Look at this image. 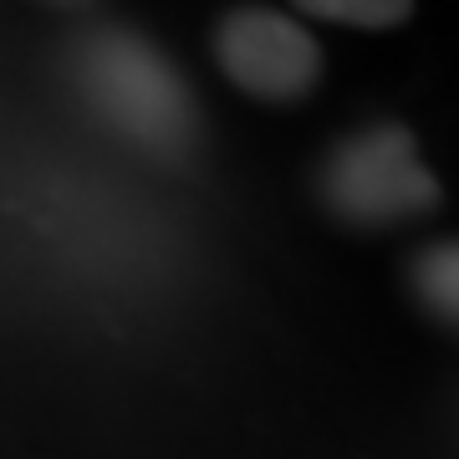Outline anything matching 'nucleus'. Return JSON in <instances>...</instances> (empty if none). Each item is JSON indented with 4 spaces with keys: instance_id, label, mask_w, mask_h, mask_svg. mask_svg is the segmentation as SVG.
<instances>
[{
    "instance_id": "f257e3e1",
    "label": "nucleus",
    "mask_w": 459,
    "mask_h": 459,
    "mask_svg": "<svg viewBox=\"0 0 459 459\" xmlns=\"http://www.w3.org/2000/svg\"><path fill=\"white\" fill-rule=\"evenodd\" d=\"M72 82L82 102L133 148L184 159L195 148L199 113L184 77L159 47L133 31H92L72 51Z\"/></svg>"
},
{
    "instance_id": "f03ea898",
    "label": "nucleus",
    "mask_w": 459,
    "mask_h": 459,
    "mask_svg": "<svg viewBox=\"0 0 459 459\" xmlns=\"http://www.w3.org/2000/svg\"><path fill=\"white\" fill-rule=\"evenodd\" d=\"M316 195L342 225L388 230L403 220H424L439 204V179L424 169L419 143L398 123L347 133L316 169Z\"/></svg>"
},
{
    "instance_id": "7ed1b4c3",
    "label": "nucleus",
    "mask_w": 459,
    "mask_h": 459,
    "mask_svg": "<svg viewBox=\"0 0 459 459\" xmlns=\"http://www.w3.org/2000/svg\"><path fill=\"white\" fill-rule=\"evenodd\" d=\"M214 62L240 92L261 102H296L322 77V47L312 31L271 5H235L214 26Z\"/></svg>"
},
{
    "instance_id": "20e7f679",
    "label": "nucleus",
    "mask_w": 459,
    "mask_h": 459,
    "mask_svg": "<svg viewBox=\"0 0 459 459\" xmlns=\"http://www.w3.org/2000/svg\"><path fill=\"white\" fill-rule=\"evenodd\" d=\"M291 5L316 21H342V26H362V31H388L398 21H409L413 11V0H291Z\"/></svg>"
},
{
    "instance_id": "39448f33",
    "label": "nucleus",
    "mask_w": 459,
    "mask_h": 459,
    "mask_svg": "<svg viewBox=\"0 0 459 459\" xmlns=\"http://www.w3.org/2000/svg\"><path fill=\"white\" fill-rule=\"evenodd\" d=\"M413 286H419V301H424L429 316L439 322H455V246H429L419 261H413Z\"/></svg>"
}]
</instances>
